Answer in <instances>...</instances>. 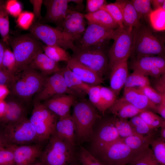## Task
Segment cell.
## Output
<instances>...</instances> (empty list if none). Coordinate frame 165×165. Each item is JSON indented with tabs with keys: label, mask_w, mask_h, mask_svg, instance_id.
<instances>
[{
	"label": "cell",
	"mask_w": 165,
	"mask_h": 165,
	"mask_svg": "<svg viewBox=\"0 0 165 165\" xmlns=\"http://www.w3.org/2000/svg\"><path fill=\"white\" fill-rule=\"evenodd\" d=\"M129 121L135 135L145 136L156 132V129L150 128L138 115L130 118Z\"/></svg>",
	"instance_id": "33"
},
{
	"label": "cell",
	"mask_w": 165,
	"mask_h": 165,
	"mask_svg": "<svg viewBox=\"0 0 165 165\" xmlns=\"http://www.w3.org/2000/svg\"><path fill=\"white\" fill-rule=\"evenodd\" d=\"M138 14L139 19L148 18L152 10L150 0H133L131 1Z\"/></svg>",
	"instance_id": "43"
},
{
	"label": "cell",
	"mask_w": 165,
	"mask_h": 165,
	"mask_svg": "<svg viewBox=\"0 0 165 165\" xmlns=\"http://www.w3.org/2000/svg\"><path fill=\"white\" fill-rule=\"evenodd\" d=\"M77 99L74 95L63 94L46 100L43 104L56 116L61 117L70 113V108Z\"/></svg>",
	"instance_id": "18"
},
{
	"label": "cell",
	"mask_w": 165,
	"mask_h": 165,
	"mask_svg": "<svg viewBox=\"0 0 165 165\" xmlns=\"http://www.w3.org/2000/svg\"><path fill=\"white\" fill-rule=\"evenodd\" d=\"M122 97L139 109L156 112V105L151 102L139 88H124Z\"/></svg>",
	"instance_id": "23"
},
{
	"label": "cell",
	"mask_w": 165,
	"mask_h": 165,
	"mask_svg": "<svg viewBox=\"0 0 165 165\" xmlns=\"http://www.w3.org/2000/svg\"><path fill=\"white\" fill-rule=\"evenodd\" d=\"M15 75L0 69V85L7 86L8 88L13 82Z\"/></svg>",
	"instance_id": "52"
},
{
	"label": "cell",
	"mask_w": 165,
	"mask_h": 165,
	"mask_svg": "<svg viewBox=\"0 0 165 165\" xmlns=\"http://www.w3.org/2000/svg\"><path fill=\"white\" fill-rule=\"evenodd\" d=\"M57 116L41 102H34L29 119L36 131L39 141L49 139L53 134Z\"/></svg>",
	"instance_id": "9"
},
{
	"label": "cell",
	"mask_w": 165,
	"mask_h": 165,
	"mask_svg": "<svg viewBox=\"0 0 165 165\" xmlns=\"http://www.w3.org/2000/svg\"><path fill=\"white\" fill-rule=\"evenodd\" d=\"M152 129L160 127L165 119L155 112L149 110L144 111L138 115Z\"/></svg>",
	"instance_id": "40"
},
{
	"label": "cell",
	"mask_w": 165,
	"mask_h": 165,
	"mask_svg": "<svg viewBox=\"0 0 165 165\" xmlns=\"http://www.w3.org/2000/svg\"><path fill=\"white\" fill-rule=\"evenodd\" d=\"M10 145L6 137L3 130L0 129V149L6 148Z\"/></svg>",
	"instance_id": "54"
},
{
	"label": "cell",
	"mask_w": 165,
	"mask_h": 165,
	"mask_svg": "<svg viewBox=\"0 0 165 165\" xmlns=\"http://www.w3.org/2000/svg\"><path fill=\"white\" fill-rule=\"evenodd\" d=\"M139 89L151 102L156 105L165 100V95L160 94L150 85H147Z\"/></svg>",
	"instance_id": "45"
},
{
	"label": "cell",
	"mask_w": 165,
	"mask_h": 165,
	"mask_svg": "<svg viewBox=\"0 0 165 165\" xmlns=\"http://www.w3.org/2000/svg\"><path fill=\"white\" fill-rule=\"evenodd\" d=\"M100 85L91 86L87 95L89 100L98 111L104 114L101 100Z\"/></svg>",
	"instance_id": "42"
},
{
	"label": "cell",
	"mask_w": 165,
	"mask_h": 165,
	"mask_svg": "<svg viewBox=\"0 0 165 165\" xmlns=\"http://www.w3.org/2000/svg\"><path fill=\"white\" fill-rule=\"evenodd\" d=\"M117 29H108L96 24L88 23L87 27L79 40V48L102 46L110 39H113Z\"/></svg>",
	"instance_id": "13"
},
{
	"label": "cell",
	"mask_w": 165,
	"mask_h": 165,
	"mask_svg": "<svg viewBox=\"0 0 165 165\" xmlns=\"http://www.w3.org/2000/svg\"><path fill=\"white\" fill-rule=\"evenodd\" d=\"M6 107V101L4 100H0V120L5 114Z\"/></svg>",
	"instance_id": "59"
},
{
	"label": "cell",
	"mask_w": 165,
	"mask_h": 165,
	"mask_svg": "<svg viewBox=\"0 0 165 165\" xmlns=\"http://www.w3.org/2000/svg\"><path fill=\"white\" fill-rule=\"evenodd\" d=\"M9 14L5 9L4 4L0 7V35L2 41L7 46H9Z\"/></svg>",
	"instance_id": "35"
},
{
	"label": "cell",
	"mask_w": 165,
	"mask_h": 165,
	"mask_svg": "<svg viewBox=\"0 0 165 165\" xmlns=\"http://www.w3.org/2000/svg\"></svg>",
	"instance_id": "64"
},
{
	"label": "cell",
	"mask_w": 165,
	"mask_h": 165,
	"mask_svg": "<svg viewBox=\"0 0 165 165\" xmlns=\"http://www.w3.org/2000/svg\"><path fill=\"white\" fill-rule=\"evenodd\" d=\"M0 165H15L11 145L6 148L0 149Z\"/></svg>",
	"instance_id": "49"
},
{
	"label": "cell",
	"mask_w": 165,
	"mask_h": 165,
	"mask_svg": "<svg viewBox=\"0 0 165 165\" xmlns=\"http://www.w3.org/2000/svg\"><path fill=\"white\" fill-rule=\"evenodd\" d=\"M156 112L159 114L161 117L165 119V100L156 105Z\"/></svg>",
	"instance_id": "56"
},
{
	"label": "cell",
	"mask_w": 165,
	"mask_h": 165,
	"mask_svg": "<svg viewBox=\"0 0 165 165\" xmlns=\"http://www.w3.org/2000/svg\"><path fill=\"white\" fill-rule=\"evenodd\" d=\"M42 50L47 56L57 62H67L71 58L66 50L58 46L43 45Z\"/></svg>",
	"instance_id": "32"
},
{
	"label": "cell",
	"mask_w": 165,
	"mask_h": 165,
	"mask_svg": "<svg viewBox=\"0 0 165 165\" xmlns=\"http://www.w3.org/2000/svg\"><path fill=\"white\" fill-rule=\"evenodd\" d=\"M133 28H125L117 30L114 42L108 53V70L116 63L128 58L132 53Z\"/></svg>",
	"instance_id": "10"
},
{
	"label": "cell",
	"mask_w": 165,
	"mask_h": 165,
	"mask_svg": "<svg viewBox=\"0 0 165 165\" xmlns=\"http://www.w3.org/2000/svg\"><path fill=\"white\" fill-rule=\"evenodd\" d=\"M3 130L11 145H25L39 141L35 128L27 117L4 126Z\"/></svg>",
	"instance_id": "11"
},
{
	"label": "cell",
	"mask_w": 165,
	"mask_h": 165,
	"mask_svg": "<svg viewBox=\"0 0 165 165\" xmlns=\"http://www.w3.org/2000/svg\"><path fill=\"white\" fill-rule=\"evenodd\" d=\"M100 9L107 12L120 29L124 28L123 23V13L121 6L117 0L114 3L106 4Z\"/></svg>",
	"instance_id": "36"
},
{
	"label": "cell",
	"mask_w": 165,
	"mask_h": 165,
	"mask_svg": "<svg viewBox=\"0 0 165 165\" xmlns=\"http://www.w3.org/2000/svg\"><path fill=\"white\" fill-rule=\"evenodd\" d=\"M129 164L130 165H160L149 147L136 154Z\"/></svg>",
	"instance_id": "34"
},
{
	"label": "cell",
	"mask_w": 165,
	"mask_h": 165,
	"mask_svg": "<svg viewBox=\"0 0 165 165\" xmlns=\"http://www.w3.org/2000/svg\"><path fill=\"white\" fill-rule=\"evenodd\" d=\"M53 134L75 147L76 139L75 125L70 113L59 117Z\"/></svg>",
	"instance_id": "25"
},
{
	"label": "cell",
	"mask_w": 165,
	"mask_h": 165,
	"mask_svg": "<svg viewBox=\"0 0 165 165\" xmlns=\"http://www.w3.org/2000/svg\"><path fill=\"white\" fill-rule=\"evenodd\" d=\"M6 46V45L2 41L0 40V69L3 71L4 70L2 66V61L5 49Z\"/></svg>",
	"instance_id": "57"
},
{
	"label": "cell",
	"mask_w": 165,
	"mask_h": 165,
	"mask_svg": "<svg viewBox=\"0 0 165 165\" xmlns=\"http://www.w3.org/2000/svg\"><path fill=\"white\" fill-rule=\"evenodd\" d=\"M68 165H82V164L79 162L78 163L75 162L73 160L71 162H70Z\"/></svg>",
	"instance_id": "61"
},
{
	"label": "cell",
	"mask_w": 165,
	"mask_h": 165,
	"mask_svg": "<svg viewBox=\"0 0 165 165\" xmlns=\"http://www.w3.org/2000/svg\"><path fill=\"white\" fill-rule=\"evenodd\" d=\"M31 165H44V164L42 162H34Z\"/></svg>",
	"instance_id": "62"
},
{
	"label": "cell",
	"mask_w": 165,
	"mask_h": 165,
	"mask_svg": "<svg viewBox=\"0 0 165 165\" xmlns=\"http://www.w3.org/2000/svg\"><path fill=\"white\" fill-rule=\"evenodd\" d=\"M84 15L69 9L61 26L65 33L75 41L79 40L86 29V22Z\"/></svg>",
	"instance_id": "15"
},
{
	"label": "cell",
	"mask_w": 165,
	"mask_h": 165,
	"mask_svg": "<svg viewBox=\"0 0 165 165\" xmlns=\"http://www.w3.org/2000/svg\"><path fill=\"white\" fill-rule=\"evenodd\" d=\"M61 68L66 85L69 90L78 99L85 98L91 86L81 80L67 65Z\"/></svg>",
	"instance_id": "26"
},
{
	"label": "cell",
	"mask_w": 165,
	"mask_h": 165,
	"mask_svg": "<svg viewBox=\"0 0 165 165\" xmlns=\"http://www.w3.org/2000/svg\"><path fill=\"white\" fill-rule=\"evenodd\" d=\"M112 119L120 139L135 135L127 119H119L114 116Z\"/></svg>",
	"instance_id": "41"
},
{
	"label": "cell",
	"mask_w": 165,
	"mask_h": 165,
	"mask_svg": "<svg viewBox=\"0 0 165 165\" xmlns=\"http://www.w3.org/2000/svg\"><path fill=\"white\" fill-rule=\"evenodd\" d=\"M150 145L156 161L160 165H165V139L155 137L151 141Z\"/></svg>",
	"instance_id": "37"
},
{
	"label": "cell",
	"mask_w": 165,
	"mask_h": 165,
	"mask_svg": "<svg viewBox=\"0 0 165 165\" xmlns=\"http://www.w3.org/2000/svg\"><path fill=\"white\" fill-rule=\"evenodd\" d=\"M35 18L33 12L27 11H22L16 18V24L21 29L27 30L30 29L33 25Z\"/></svg>",
	"instance_id": "46"
},
{
	"label": "cell",
	"mask_w": 165,
	"mask_h": 165,
	"mask_svg": "<svg viewBox=\"0 0 165 165\" xmlns=\"http://www.w3.org/2000/svg\"><path fill=\"white\" fill-rule=\"evenodd\" d=\"M156 134V132L145 136L134 135L121 139L131 150L138 153L149 147L151 141L155 137Z\"/></svg>",
	"instance_id": "30"
},
{
	"label": "cell",
	"mask_w": 165,
	"mask_h": 165,
	"mask_svg": "<svg viewBox=\"0 0 165 165\" xmlns=\"http://www.w3.org/2000/svg\"><path fill=\"white\" fill-rule=\"evenodd\" d=\"M29 31L30 34L46 45L70 49L73 53L78 49L73 38L61 29L37 23L33 24Z\"/></svg>",
	"instance_id": "4"
},
{
	"label": "cell",
	"mask_w": 165,
	"mask_h": 165,
	"mask_svg": "<svg viewBox=\"0 0 165 165\" xmlns=\"http://www.w3.org/2000/svg\"><path fill=\"white\" fill-rule=\"evenodd\" d=\"M148 18L153 28L158 31L165 29V10L160 7L152 10Z\"/></svg>",
	"instance_id": "38"
},
{
	"label": "cell",
	"mask_w": 165,
	"mask_h": 165,
	"mask_svg": "<svg viewBox=\"0 0 165 165\" xmlns=\"http://www.w3.org/2000/svg\"><path fill=\"white\" fill-rule=\"evenodd\" d=\"M160 128V137L165 139V122L163 123Z\"/></svg>",
	"instance_id": "60"
},
{
	"label": "cell",
	"mask_w": 165,
	"mask_h": 165,
	"mask_svg": "<svg viewBox=\"0 0 165 165\" xmlns=\"http://www.w3.org/2000/svg\"><path fill=\"white\" fill-rule=\"evenodd\" d=\"M96 151L93 155L103 165H126L138 153L131 150L121 139Z\"/></svg>",
	"instance_id": "8"
},
{
	"label": "cell",
	"mask_w": 165,
	"mask_h": 165,
	"mask_svg": "<svg viewBox=\"0 0 165 165\" xmlns=\"http://www.w3.org/2000/svg\"><path fill=\"white\" fill-rule=\"evenodd\" d=\"M131 67L133 70L139 71L148 76L156 78L165 74V61L161 56L137 57Z\"/></svg>",
	"instance_id": "14"
},
{
	"label": "cell",
	"mask_w": 165,
	"mask_h": 165,
	"mask_svg": "<svg viewBox=\"0 0 165 165\" xmlns=\"http://www.w3.org/2000/svg\"><path fill=\"white\" fill-rule=\"evenodd\" d=\"M101 95L104 113L112 105L117 96L110 88L101 86Z\"/></svg>",
	"instance_id": "44"
},
{
	"label": "cell",
	"mask_w": 165,
	"mask_h": 165,
	"mask_svg": "<svg viewBox=\"0 0 165 165\" xmlns=\"http://www.w3.org/2000/svg\"><path fill=\"white\" fill-rule=\"evenodd\" d=\"M40 157L44 165H68L74 160V147L53 134Z\"/></svg>",
	"instance_id": "5"
},
{
	"label": "cell",
	"mask_w": 165,
	"mask_h": 165,
	"mask_svg": "<svg viewBox=\"0 0 165 165\" xmlns=\"http://www.w3.org/2000/svg\"><path fill=\"white\" fill-rule=\"evenodd\" d=\"M4 7L9 15L17 18L22 12V5L17 0H8L5 1Z\"/></svg>",
	"instance_id": "48"
},
{
	"label": "cell",
	"mask_w": 165,
	"mask_h": 165,
	"mask_svg": "<svg viewBox=\"0 0 165 165\" xmlns=\"http://www.w3.org/2000/svg\"><path fill=\"white\" fill-rule=\"evenodd\" d=\"M128 58L115 64L110 69L109 76L110 88L117 97L128 76Z\"/></svg>",
	"instance_id": "21"
},
{
	"label": "cell",
	"mask_w": 165,
	"mask_h": 165,
	"mask_svg": "<svg viewBox=\"0 0 165 165\" xmlns=\"http://www.w3.org/2000/svg\"><path fill=\"white\" fill-rule=\"evenodd\" d=\"M150 2L154 9H155L158 8L162 7L163 4L165 2V0H150Z\"/></svg>",
	"instance_id": "58"
},
{
	"label": "cell",
	"mask_w": 165,
	"mask_h": 165,
	"mask_svg": "<svg viewBox=\"0 0 165 165\" xmlns=\"http://www.w3.org/2000/svg\"><path fill=\"white\" fill-rule=\"evenodd\" d=\"M93 139L96 150L120 139L112 118L102 124Z\"/></svg>",
	"instance_id": "19"
},
{
	"label": "cell",
	"mask_w": 165,
	"mask_h": 165,
	"mask_svg": "<svg viewBox=\"0 0 165 165\" xmlns=\"http://www.w3.org/2000/svg\"><path fill=\"white\" fill-rule=\"evenodd\" d=\"M133 72L128 75L125 82L124 88H140L150 85L148 76L137 70H133Z\"/></svg>",
	"instance_id": "31"
},
{
	"label": "cell",
	"mask_w": 165,
	"mask_h": 165,
	"mask_svg": "<svg viewBox=\"0 0 165 165\" xmlns=\"http://www.w3.org/2000/svg\"><path fill=\"white\" fill-rule=\"evenodd\" d=\"M102 47V45L78 48L71 57L89 68L103 79L108 70V60Z\"/></svg>",
	"instance_id": "7"
},
{
	"label": "cell",
	"mask_w": 165,
	"mask_h": 165,
	"mask_svg": "<svg viewBox=\"0 0 165 165\" xmlns=\"http://www.w3.org/2000/svg\"><path fill=\"white\" fill-rule=\"evenodd\" d=\"M67 65L78 78L90 86L100 85L103 82V79L95 72L73 59L71 58Z\"/></svg>",
	"instance_id": "20"
},
{
	"label": "cell",
	"mask_w": 165,
	"mask_h": 165,
	"mask_svg": "<svg viewBox=\"0 0 165 165\" xmlns=\"http://www.w3.org/2000/svg\"><path fill=\"white\" fill-rule=\"evenodd\" d=\"M15 165H31L42 152L40 145H11Z\"/></svg>",
	"instance_id": "16"
},
{
	"label": "cell",
	"mask_w": 165,
	"mask_h": 165,
	"mask_svg": "<svg viewBox=\"0 0 165 165\" xmlns=\"http://www.w3.org/2000/svg\"><path fill=\"white\" fill-rule=\"evenodd\" d=\"M63 94L74 95L66 85L61 68L59 71L46 77L42 88L35 95L34 102L44 101Z\"/></svg>",
	"instance_id": "12"
},
{
	"label": "cell",
	"mask_w": 165,
	"mask_h": 165,
	"mask_svg": "<svg viewBox=\"0 0 165 165\" xmlns=\"http://www.w3.org/2000/svg\"><path fill=\"white\" fill-rule=\"evenodd\" d=\"M85 18L88 23H93L110 29L116 30L119 27L109 14L102 9L93 13L84 14Z\"/></svg>",
	"instance_id": "28"
},
{
	"label": "cell",
	"mask_w": 165,
	"mask_h": 165,
	"mask_svg": "<svg viewBox=\"0 0 165 165\" xmlns=\"http://www.w3.org/2000/svg\"><path fill=\"white\" fill-rule=\"evenodd\" d=\"M133 43L132 52L137 57L161 55L164 48L163 43L148 28L139 26L133 28Z\"/></svg>",
	"instance_id": "6"
},
{
	"label": "cell",
	"mask_w": 165,
	"mask_h": 165,
	"mask_svg": "<svg viewBox=\"0 0 165 165\" xmlns=\"http://www.w3.org/2000/svg\"><path fill=\"white\" fill-rule=\"evenodd\" d=\"M15 76L9 87L13 96L21 101H28L42 88L47 76L28 67Z\"/></svg>",
	"instance_id": "2"
},
{
	"label": "cell",
	"mask_w": 165,
	"mask_h": 165,
	"mask_svg": "<svg viewBox=\"0 0 165 165\" xmlns=\"http://www.w3.org/2000/svg\"><path fill=\"white\" fill-rule=\"evenodd\" d=\"M5 1L3 0H0V7L3 5L5 4Z\"/></svg>",
	"instance_id": "63"
},
{
	"label": "cell",
	"mask_w": 165,
	"mask_h": 165,
	"mask_svg": "<svg viewBox=\"0 0 165 165\" xmlns=\"http://www.w3.org/2000/svg\"><path fill=\"white\" fill-rule=\"evenodd\" d=\"M33 7V13L35 18L40 19L41 18V10L43 0H31L29 1Z\"/></svg>",
	"instance_id": "53"
},
{
	"label": "cell",
	"mask_w": 165,
	"mask_h": 165,
	"mask_svg": "<svg viewBox=\"0 0 165 165\" xmlns=\"http://www.w3.org/2000/svg\"><path fill=\"white\" fill-rule=\"evenodd\" d=\"M28 67L38 71L46 76L59 71L61 68L58 62L49 57L42 50L35 55Z\"/></svg>",
	"instance_id": "24"
},
{
	"label": "cell",
	"mask_w": 165,
	"mask_h": 165,
	"mask_svg": "<svg viewBox=\"0 0 165 165\" xmlns=\"http://www.w3.org/2000/svg\"><path fill=\"white\" fill-rule=\"evenodd\" d=\"M5 101V112L3 117L0 120L4 126L26 117V108L21 101L14 97L8 98Z\"/></svg>",
	"instance_id": "22"
},
{
	"label": "cell",
	"mask_w": 165,
	"mask_h": 165,
	"mask_svg": "<svg viewBox=\"0 0 165 165\" xmlns=\"http://www.w3.org/2000/svg\"><path fill=\"white\" fill-rule=\"evenodd\" d=\"M123 13V23L124 27H138L141 25L138 14L131 1L118 0Z\"/></svg>",
	"instance_id": "29"
},
{
	"label": "cell",
	"mask_w": 165,
	"mask_h": 165,
	"mask_svg": "<svg viewBox=\"0 0 165 165\" xmlns=\"http://www.w3.org/2000/svg\"><path fill=\"white\" fill-rule=\"evenodd\" d=\"M70 0H43L46 9L45 19L48 22L61 25L69 9Z\"/></svg>",
	"instance_id": "17"
},
{
	"label": "cell",
	"mask_w": 165,
	"mask_h": 165,
	"mask_svg": "<svg viewBox=\"0 0 165 165\" xmlns=\"http://www.w3.org/2000/svg\"><path fill=\"white\" fill-rule=\"evenodd\" d=\"M9 93V90L7 86L0 85V100H4Z\"/></svg>",
	"instance_id": "55"
},
{
	"label": "cell",
	"mask_w": 165,
	"mask_h": 165,
	"mask_svg": "<svg viewBox=\"0 0 165 165\" xmlns=\"http://www.w3.org/2000/svg\"><path fill=\"white\" fill-rule=\"evenodd\" d=\"M77 99L73 105L71 115L74 123L76 138L81 141H87L92 138L94 125L100 117L97 110L88 99Z\"/></svg>",
	"instance_id": "1"
},
{
	"label": "cell",
	"mask_w": 165,
	"mask_h": 165,
	"mask_svg": "<svg viewBox=\"0 0 165 165\" xmlns=\"http://www.w3.org/2000/svg\"><path fill=\"white\" fill-rule=\"evenodd\" d=\"M106 4V1L105 0H87L86 10L87 13L94 12Z\"/></svg>",
	"instance_id": "50"
},
{
	"label": "cell",
	"mask_w": 165,
	"mask_h": 165,
	"mask_svg": "<svg viewBox=\"0 0 165 165\" xmlns=\"http://www.w3.org/2000/svg\"><path fill=\"white\" fill-rule=\"evenodd\" d=\"M16 62L17 74L27 68L35 55L42 50L40 41L31 34L19 35L9 42Z\"/></svg>",
	"instance_id": "3"
},
{
	"label": "cell",
	"mask_w": 165,
	"mask_h": 165,
	"mask_svg": "<svg viewBox=\"0 0 165 165\" xmlns=\"http://www.w3.org/2000/svg\"><path fill=\"white\" fill-rule=\"evenodd\" d=\"M4 70L8 73L15 75L17 74L16 62L14 54L8 46H6L2 61Z\"/></svg>",
	"instance_id": "39"
},
{
	"label": "cell",
	"mask_w": 165,
	"mask_h": 165,
	"mask_svg": "<svg viewBox=\"0 0 165 165\" xmlns=\"http://www.w3.org/2000/svg\"><path fill=\"white\" fill-rule=\"evenodd\" d=\"M154 79L152 87L160 94L165 95V74Z\"/></svg>",
	"instance_id": "51"
},
{
	"label": "cell",
	"mask_w": 165,
	"mask_h": 165,
	"mask_svg": "<svg viewBox=\"0 0 165 165\" xmlns=\"http://www.w3.org/2000/svg\"><path fill=\"white\" fill-rule=\"evenodd\" d=\"M78 159L82 165H103L92 153L82 147L80 148Z\"/></svg>",
	"instance_id": "47"
},
{
	"label": "cell",
	"mask_w": 165,
	"mask_h": 165,
	"mask_svg": "<svg viewBox=\"0 0 165 165\" xmlns=\"http://www.w3.org/2000/svg\"><path fill=\"white\" fill-rule=\"evenodd\" d=\"M108 109L114 116L123 119L131 118L138 115L143 111L135 107L122 97L116 99Z\"/></svg>",
	"instance_id": "27"
}]
</instances>
